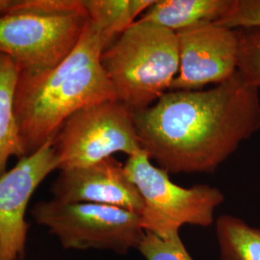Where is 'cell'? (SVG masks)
I'll list each match as a JSON object with an SVG mask.
<instances>
[{"mask_svg": "<svg viewBox=\"0 0 260 260\" xmlns=\"http://www.w3.org/2000/svg\"><path fill=\"white\" fill-rule=\"evenodd\" d=\"M233 0H155L138 20L170 31L218 22L232 9Z\"/></svg>", "mask_w": 260, "mask_h": 260, "instance_id": "cell-11", "label": "cell"}, {"mask_svg": "<svg viewBox=\"0 0 260 260\" xmlns=\"http://www.w3.org/2000/svg\"><path fill=\"white\" fill-rule=\"evenodd\" d=\"M220 260H260V229L233 215L216 221Z\"/></svg>", "mask_w": 260, "mask_h": 260, "instance_id": "cell-14", "label": "cell"}, {"mask_svg": "<svg viewBox=\"0 0 260 260\" xmlns=\"http://www.w3.org/2000/svg\"><path fill=\"white\" fill-rule=\"evenodd\" d=\"M19 69L5 54H0V176L7 172L10 158L25 157L15 114V93Z\"/></svg>", "mask_w": 260, "mask_h": 260, "instance_id": "cell-12", "label": "cell"}, {"mask_svg": "<svg viewBox=\"0 0 260 260\" xmlns=\"http://www.w3.org/2000/svg\"><path fill=\"white\" fill-rule=\"evenodd\" d=\"M231 29H260V0H233L225 17L215 22Z\"/></svg>", "mask_w": 260, "mask_h": 260, "instance_id": "cell-17", "label": "cell"}, {"mask_svg": "<svg viewBox=\"0 0 260 260\" xmlns=\"http://www.w3.org/2000/svg\"><path fill=\"white\" fill-rule=\"evenodd\" d=\"M53 200L112 205L141 214L144 201L124 165L114 156L92 165L60 171L51 187Z\"/></svg>", "mask_w": 260, "mask_h": 260, "instance_id": "cell-10", "label": "cell"}, {"mask_svg": "<svg viewBox=\"0 0 260 260\" xmlns=\"http://www.w3.org/2000/svg\"><path fill=\"white\" fill-rule=\"evenodd\" d=\"M154 2L155 0H83L89 19L103 30L111 44Z\"/></svg>", "mask_w": 260, "mask_h": 260, "instance_id": "cell-13", "label": "cell"}, {"mask_svg": "<svg viewBox=\"0 0 260 260\" xmlns=\"http://www.w3.org/2000/svg\"><path fill=\"white\" fill-rule=\"evenodd\" d=\"M133 114L141 148L158 167L212 174L260 129L259 89L237 72L211 89L169 91Z\"/></svg>", "mask_w": 260, "mask_h": 260, "instance_id": "cell-1", "label": "cell"}, {"mask_svg": "<svg viewBox=\"0 0 260 260\" xmlns=\"http://www.w3.org/2000/svg\"><path fill=\"white\" fill-rule=\"evenodd\" d=\"M58 170L85 167L121 152L142 150L133 111L117 100L72 115L52 141Z\"/></svg>", "mask_w": 260, "mask_h": 260, "instance_id": "cell-7", "label": "cell"}, {"mask_svg": "<svg viewBox=\"0 0 260 260\" xmlns=\"http://www.w3.org/2000/svg\"><path fill=\"white\" fill-rule=\"evenodd\" d=\"M179 69L170 91H197L237 73L239 36L235 29L207 23L177 33Z\"/></svg>", "mask_w": 260, "mask_h": 260, "instance_id": "cell-8", "label": "cell"}, {"mask_svg": "<svg viewBox=\"0 0 260 260\" xmlns=\"http://www.w3.org/2000/svg\"><path fill=\"white\" fill-rule=\"evenodd\" d=\"M237 72L242 78L260 89V29H238Z\"/></svg>", "mask_w": 260, "mask_h": 260, "instance_id": "cell-15", "label": "cell"}, {"mask_svg": "<svg viewBox=\"0 0 260 260\" xmlns=\"http://www.w3.org/2000/svg\"><path fill=\"white\" fill-rule=\"evenodd\" d=\"M31 215L67 250H108L124 254L137 249L146 232L141 215L112 205L40 202Z\"/></svg>", "mask_w": 260, "mask_h": 260, "instance_id": "cell-6", "label": "cell"}, {"mask_svg": "<svg viewBox=\"0 0 260 260\" xmlns=\"http://www.w3.org/2000/svg\"><path fill=\"white\" fill-rule=\"evenodd\" d=\"M110 44L89 19L77 47L61 64L39 74L19 72L15 114L24 156L52 142L75 112L117 100L101 60Z\"/></svg>", "mask_w": 260, "mask_h": 260, "instance_id": "cell-2", "label": "cell"}, {"mask_svg": "<svg viewBox=\"0 0 260 260\" xmlns=\"http://www.w3.org/2000/svg\"><path fill=\"white\" fill-rule=\"evenodd\" d=\"M123 165L144 201L141 218L146 233L166 239L179 234L184 224L206 228L214 223L215 210L224 201L219 188L177 185L143 149L128 156Z\"/></svg>", "mask_w": 260, "mask_h": 260, "instance_id": "cell-5", "label": "cell"}, {"mask_svg": "<svg viewBox=\"0 0 260 260\" xmlns=\"http://www.w3.org/2000/svg\"><path fill=\"white\" fill-rule=\"evenodd\" d=\"M138 250L146 260H195L187 251L179 234L164 239L146 233Z\"/></svg>", "mask_w": 260, "mask_h": 260, "instance_id": "cell-16", "label": "cell"}, {"mask_svg": "<svg viewBox=\"0 0 260 260\" xmlns=\"http://www.w3.org/2000/svg\"><path fill=\"white\" fill-rule=\"evenodd\" d=\"M14 3V0H0V14L9 9Z\"/></svg>", "mask_w": 260, "mask_h": 260, "instance_id": "cell-18", "label": "cell"}, {"mask_svg": "<svg viewBox=\"0 0 260 260\" xmlns=\"http://www.w3.org/2000/svg\"><path fill=\"white\" fill-rule=\"evenodd\" d=\"M102 65L117 101L133 112L171 90L179 69L177 34L137 20L103 50Z\"/></svg>", "mask_w": 260, "mask_h": 260, "instance_id": "cell-4", "label": "cell"}, {"mask_svg": "<svg viewBox=\"0 0 260 260\" xmlns=\"http://www.w3.org/2000/svg\"><path fill=\"white\" fill-rule=\"evenodd\" d=\"M88 22L83 0H14L0 14V54L19 73L51 70L75 50Z\"/></svg>", "mask_w": 260, "mask_h": 260, "instance_id": "cell-3", "label": "cell"}, {"mask_svg": "<svg viewBox=\"0 0 260 260\" xmlns=\"http://www.w3.org/2000/svg\"><path fill=\"white\" fill-rule=\"evenodd\" d=\"M55 170V151L52 142H48L0 176V260L24 258L28 204L39 185Z\"/></svg>", "mask_w": 260, "mask_h": 260, "instance_id": "cell-9", "label": "cell"}]
</instances>
